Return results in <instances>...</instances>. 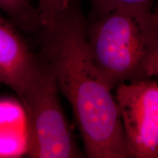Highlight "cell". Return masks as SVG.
I'll return each mask as SVG.
<instances>
[{"mask_svg": "<svg viewBox=\"0 0 158 158\" xmlns=\"http://www.w3.org/2000/svg\"><path fill=\"white\" fill-rule=\"evenodd\" d=\"M86 28L80 0H69L64 10L37 31L39 56L72 108L85 155L130 158L115 98L91 56Z\"/></svg>", "mask_w": 158, "mask_h": 158, "instance_id": "6da1fadb", "label": "cell"}, {"mask_svg": "<svg viewBox=\"0 0 158 158\" xmlns=\"http://www.w3.org/2000/svg\"><path fill=\"white\" fill-rule=\"evenodd\" d=\"M86 36L94 64L110 89L148 79L144 63L158 49V21L152 9L127 7L106 13L87 24Z\"/></svg>", "mask_w": 158, "mask_h": 158, "instance_id": "7a4b0ae2", "label": "cell"}, {"mask_svg": "<svg viewBox=\"0 0 158 158\" xmlns=\"http://www.w3.org/2000/svg\"><path fill=\"white\" fill-rule=\"evenodd\" d=\"M41 61L19 97L27 119L26 154L31 158L83 157L61 104L54 75Z\"/></svg>", "mask_w": 158, "mask_h": 158, "instance_id": "3957f363", "label": "cell"}, {"mask_svg": "<svg viewBox=\"0 0 158 158\" xmlns=\"http://www.w3.org/2000/svg\"><path fill=\"white\" fill-rule=\"evenodd\" d=\"M114 89L130 158H158V82L142 79Z\"/></svg>", "mask_w": 158, "mask_h": 158, "instance_id": "277c9868", "label": "cell"}, {"mask_svg": "<svg viewBox=\"0 0 158 158\" xmlns=\"http://www.w3.org/2000/svg\"><path fill=\"white\" fill-rule=\"evenodd\" d=\"M20 29L0 15V84L19 97L41 64V59L31 51Z\"/></svg>", "mask_w": 158, "mask_h": 158, "instance_id": "5b68a950", "label": "cell"}, {"mask_svg": "<svg viewBox=\"0 0 158 158\" xmlns=\"http://www.w3.org/2000/svg\"><path fill=\"white\" fill-rule=\"evenodd\" d=\"M0 10L20 30L35 32L41 27L39 12L31 0H0Z\"/></svg>", "mask_w": 158, "mask_h": 158, "instance_id": "8992f818", "label": "cell"}, {"mask_svg": "<svg viewBox=\"0 0 158 158\" xmlns=\"http://www.w3.org/2000/svg\"><path fill=\"white\" fill-rule=\"evenodd\" d=\"M155 0H91L94 19L121 8L141 7L152 9ZM93 19V20H94Z\"/></svg>", "mask_w": 158, "mask_h": 158, "instance_id": "52a82bcc", "label": "cell"}, {"mask_svg": "<svg viewBox=\"0 0 158 158\" xmlns=\"http://www.w3.org/2000/svg\"><path fill=\"white\" fill-rule=\"evenodd\" d=\"M68 2L69 0H38L37 8L39 12L41 27L52 21L66 8Z\"/></svg>", "mask_w": 158, "mask_h": 158, "instance_id": "ba28073f", "label": "cell"}, {"mask_svg": "<svg viewBox=\"0 0 158 158\" xmlns=\"http://www.w3.org/2000/svg\"><path fill=\"white\" fill-rule=\"evenodd\" d=\"M144 73L147 78H156L158 80V49L152 52L146 59Z\"/></svg>", "mask_w": 158, "mask_h": 158, "instance_id": "9c48e42d", "label": "cell"}, {"mask_svg": "<svg viewBox=\"0 0 158 158\" xmlns=\"http://www.w3.org/2000/svg\"><path fill=\"white\" fill-rule=\"evenodd\" d=\"M154 14H155V17H156V19H157V21H158V9L157 10V11H156V12H155V13H154Z\"/></svg>", "mask_w": 158, "mask_h": 158, "instance_id": "30bf717a", "label": "cell"}]
</instances>
